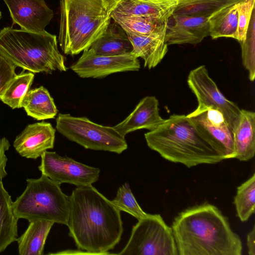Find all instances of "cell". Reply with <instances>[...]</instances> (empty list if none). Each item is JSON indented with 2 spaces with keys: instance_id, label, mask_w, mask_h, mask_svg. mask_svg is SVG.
<instances>
[{
  "instance_id": "cell-1",
  "label": "cell",
  "mask_w": 255,
  "mask_h": 255,
  "mask_svg": "<svg viewBox=\"0 0 255 255\" xmlns=\"http://www.w3.org/2000/svg\"><path fill=\"white\" fill-rule=\"evenodd\" d=\"M69 197V235L79 250L108 255L124 231L120 211L92 185L77 186Z\"/></svg>"
},
{
  "instance_id": "cell-2",
  "label": "cell",
  "mask_w": 255,
  "mask_h": 255,
  "mask_svg": "<svg viewBox=\"0 0 255 255\" xmlns=\"http://www.w3.org/2000/svg\"><path fill=\"white\" fill-rule=\"evenodd\" d=\"M171 228L178 255H241L242 241L226 217L206 203L187 208Z\"/></svg>"
},
{
  "instance_id": "cell-3",
  "label": "cell",
  "mask_w": 255,
  "mask_h": 255,
  "mask_svg": "<svg viewBox=\"0 0 255 255\" xmlns=\"http://www.w3.org/2000/svg\"><path fill=\"white\" fill-rule=\"evenodd\" d=\"M147 146L163 158L187 167L216 164L224 159L199 134L186 115L173 114L144 134Z\"/></svg>"
},
{
  "instance_id": "cell-4",
  "label": "cell",
  "mask_w": 255,
  "mask_h": 255,
  "mask_svg": "<svg viewBox=\"0 0 255 255\" xmlns=\"http://www.w3.org/2000/svg\"><path fill=\"white\" fill-rule=\"evenodd\" d=\"M0 54L16 67L33 73L66 71L55 35L5 27L0 31Z\"/></svg>"
},
{
  "instance_id": "cell-5",
  "label": "cell",
  "mask_w": 255,
  "mask_h": 255,
  "mask_svg": "<svg viewBox=\"0 0 255 255\" xmlns=\"http://www.w3.org/2000/svg\"><path fill=\"white\" fill-rule=\"evenodd\" d=\"M26 182L24 191L12 203L17 218L29 222L45 220L66 225L69 197L63 192L60 184L43 174L28 178Z\"/></svg>"
},
{
  "instance_id": "cell-6",
  "label": "cell",
  "mask_w": 255,
  "mask_h": 255,
  "mask_svg": "<svg viewBox=\"0 0 255 255\" xmlns=\"http://www.w3.org/2000/svg\"><path fill=\"white\" fill-rule=\"evenodd\" d=\"M57 131L85 148L122 153L128 148L125 138L113 127L94 123L86 117L59 114L56 120Z\"/></svg>"
},
{
  "instance_id": "cell-7",
  "label": "cell",
  "mask_w": 255,
  "mask_h": 255,
  "mask_svg": "<svg viewBox=\"0 0 255 255\" xmlns=\"http://www.w3.org/2000/svg\"><path fill=\"white\" fill-rule=\"evenodd\" d=\"M118 255H178L171 227L159 214H150L138 220L130 236Z\"/></svg>"
},
{
  "instance_id": "cell-8",
  "label": "cell",
  "mask_w": 255,
  "mask_h": 255,
  "mask_svg": "<svg viewBox=\"0 0 255 255\" xmlns=\"http://www.w3.org/2000/svg\"><path fill=\"white\" fill-rule=\"evenodd\" d=\"M186 117L201 137L224 160L235 158L233 131L219 110L198 105Z\"/></svg>"
},
{
  "instance_id": "cell-9",
  "label": "cell",
  "mask_w": 255,
  "mask_h": 255,
  "mask_svg": "<svg viewBox=\"0 0 255 255\" xmlns=\"http://www.w3.org/2000/svg\"><path fill=\"white\" fill-rule=\"evenodd\" d=\"M110 11L103 0H61L58 42L66 54L79 31L97 17Z\"/></svg>"
},
{
  "instance_id": "cell-10",
  "label": "cell",
  "mask_w": 255,
  "mask_h": 255,
  "mask_svg": "<svg viewBox=\"0 0 255 255\" xmlns=\"http://www.w3.org/2000/svg\"><path fill=\"white\" fill-rule=\"evenodd\" d=\"M187 82L197 98L198 105L219 110L233 131L238 124L241 109L221 92L206 66L201 65L191 70Z\"/></svg>"
},
{
  "instance_id": "cell-11",
  "label": "cell",
  "mask_w": 255,
  "mask_h": 255,
  "mask_svg": "<svg viewBox=\"0 0 255 255\" xmlns=\"http://www.w3.org/2000/svg\"><path fill=\"white\" fill-rule=\"evenodd\" d=\"M38 169L41 174L60 184L68 183L77 186L92 185L98 180L100 169L79 162L56 152L45 151L41 155Z\"/></svg>"
},
{
  "instance_id": "cell-12",
  "label": "cell",
  "mask_w": 255,
  "mask_h": 255,
  "mask_svg": "<svg viewBox=\"0 0 255 255\" xmlns=\"http://www.w3.org/2000/svg\"><path fill=\"white\" fill-rule=\"evenodd\" d=\"M70 68L81 78H102L117 72L138 71L140 65L131 52L107 56L96 54L87 48Z\"/></svg>"
},
{
  "instance_id": "cell-13",
  "label": "cell",
  "mask_w": 255,
  "mask_h": 255,
  "mask_svg": "<svg viewBox=\"0 0 255 255\" xmlns=\"http://www.w3.org/2000/svg\"><path fill=\"white\" fill-rule=\"evenodd\" d=\"M9 10L13 24L35 33L46 31L54 16L44 0H3Z\"/></svg>"
},
{
  "instance_id": "cell-14",
  "label": "cell",
  "mask_w": 255,
  "mask_h": 255,
  "mask_svg": "<svg viewBox=\"0 0 255 255\" xmlns=\"http://www.w3.org/2000/svg\"><path fill=\"white\" fill-rule=\"evenodd\" d=\"M208 17L173 14L167 22L166 43L168 45L200 43L209 36Z\"/></svg>"
},
{
  "instance_id": "cell-15",
  "label": "cell",
  "mask_w": 255,
  "mask_h": 255,
  "mask_svg": "<svg viewBox=\"0 0 255 255\" xmlns=\"http://www.w3.org/2000/svg\"><path fill=\"white\" fill-rule=\"evenodd\" d=\"M55 135V129L49 123L29 124L16 137L13 145L22 157L36 159L53 148Z\"/></svg>"
},
{
  "instance_id": "cell-16",
  "label": "cell",
  "mask_w": 255,
  "mask_h": 255,
  "mask_svg": "<svg viewBox=\"0 0 255 255\" xmlns=\"http://www.w3.org/2000/svg\"><path fill=\"white\" fill-rule=\"evenodd\" d=\"M165 121L159 114V102L154 96H146L122 122L113 128L123 137L129 132L140 129L152 130Z\"/></svg>"
},
{
  "instance_id": "cell-17",
  "label": "cell",
  "mask_w": 255,
  "mask_h": 255,
  "mask_svg": "<svg viewBox=\"0 0 255 255\" xmlns=\"http://www.w3.org/2000/svg\"><path fill=\"white\" fill-rule=\"evenodd\" d=\"M178 4V0H120L111 16H142L167 23Z\"/></svg>"
},
{
  "instance_id": "cell-18",
  "label": "cell",
  "mask_w": 255,
  "mask_h": 255,
  "mask_svg": "<svg viewBox=\"0 0 255 255\" xmlns=\"http://www.w3.org/2000/svg\"><path fill=\"white\" fill-rule=\"evenodd\" d=\"M166 28L148 35L127 33L131 43V53L137 58L144 61V67L149 69L155 67L168 52V45L165 41Z\"/></svg>"
},
{
  "instance_id": "cell-19",
  "label": "cell",
  "mask_w": 255,
  "mask_h": 255,
  "mask_svg": "<svg viewBox=\"0 0 255 255\" xmlns=\"http://www.w3.org/2000/svg\"><path fill=\"white\" fill-rule=\"evenodd\" d=\"M88 48L96 54L111 56L129 53L132 46L126 32L112 18L104 33Z\"/></svg>"
},
{
  "instance_id": "cell-20",
  "label": "cell",
  "mask_w": 255,
  "mask_h": 255,
  "mask_svg": "<svg viewBox=\"0 0 255 255\" xmlns=\"http://www.w3.org/2000/svg\"><path fill=\"white\" fill-rule=\"evenodd\" d=\"M235 158L248 161L255 154V113L241 109L236 127L233 129Z\"/></svg>"
},
{
  "instance_id": "cell-21",
  "label": "cell",
  "mask_w": 255,
  "mask_h": 255,
  "mask_svg": "<svg viewBox=\"0 0 255 255\" xmlns=\"http://www.w3.org/2000/svg\"><path fill=\"white\" fill-rule=\"evenodd\" d=\"M54 223L38 220L30 221L25 231L17 239L20 255H42L45 242Z\"/></svg>"
},
{
  "instance_id": "cell-22",
  "label": "cell",
  "mask_w": 255,
  "mask_h": 255,
  "mask_svg": "<svg viewBox=\"0 0 255 255\" xmlns=\"http://www.w3.org/2000/svg\"><path fill=\"white\" fill-rule=\"evenodd\" d=\"M21 106L28 116L37 120L54 118L58 112L53 99L43 86L28 90L22 100Z\"/></svg>"
},
{
  "instance_id": "cell-23",
  "label": "cell",
  "mask_w": 255,
  "mask_h": 255,
  "mask_svg": "<svg viewBox=\"0 0 255 255\" xmlns=\"http://www.w3.org/2000/svg\"><path fill=\"white\" fill-rule=\"evenodd\" d=\"M10 195L0 180V253L17 239V222Z\"/></svg>"
},
{
  "instance_id": "cell-24",
  "label": "cell",
  "mask_w": 255,
  "mask_h": 255,
  "mask_svg": "<svg viewBox=\"0 0 255 255\" xmlns=\"http://www.w3.org/2000/svg\"><path fill=\"white\" fill-rule=\"evenodd\" d=\"M239 2L222 7L209 16V36L212 39L221 37L236 39Z\"/></svg>"
},
{
  "instance_id": "cell-25",
  "label": "cell",
  "mask_w": 255,
  "mask_h": 255,
  "mask_svg": "<svg viewBox=\"0 0 255 255\" xmlns=\"http://www.w3.org/2000/svg\"><path fill=\"white\" fill-rule=\"evenodd\" d=\"M111 19L110 13L99 16L87 24L75 36L66 54L73 56L88 48L104 33Z\"/></svg>"
},
{
  "instance_id": "cell-26",
  "label": "cell",
  "mask_w": 255,
  "mask_h": 255,
  "mask_svg": "<svg viewBox=\"0 0 255 255\" xmlns=\"http://www.w3.org/2000/svg\"><path fill=\"white\" fill-rule=\"evenodd\" d=\"M243 0H178L173 14L209 17L217 10Z\"/></svg>"
},
{
  "instance_id": "cell-27",
  "label": "cell",
  "mask_w": 255,
  "mask_h": 255,
  "mask_svg": "<svg viewBox=\"0 0 255 255\" xmlns=\"http://www.w3.org/2000/svg\"><path fill=\"white\" fill-rule=\"evenodd\" d=\"M127 33L148 35L161 31L166 27L164 22L152 17L142 16H111Z\"/></svg>"
},
{
  "instance_id": "cell-28",
  "label": "cell",
  "mask_w": 255,
  "mask_h": 255,
  "mask_svg": "<svg viewBox=\"0 0 255 255\" xmlns=\"http://www.w3.org/2000/svg\"><path fill=\"white\" fill-rule=\"evenodd\" d=\"M34 75L22 71L8 83L0 95V100L12 109L21 108L22 100L31 85Z\"/></svg>"
},
{
  "instance_id": "cell-29",
  "label": "cell",
  "mask_w": 255,
  "mask_h": 255,
  "mask_svg": "<svg viewBox=\"0 0 255 255\" xmlns=\"http://www.w3.org/2000/svg\"><path fill=\"white\" fill-rule=\"evenodd\" d=\"M238 217L245 222L255 213V174L237 188L234 202Z\"/></svg>"
},
{
  "instance_id": "cell-30",
  "label": "cell",
  "mask_w": 255,
  "mask_h": 255,
  "mask_svg": "<svg viewBox=\"0 0 255 255\" xmlns=\"http://www.w3.org/2000/svg\"><path fill=\"white\" fill-rule=\"evenodd\" d=\"M111 202L119 210L129 214L138 220L148 215L140 207L127 182L119 188L115 198Z\"/></svg>"
},
{
  "instance_id": "cell-31",
  "label": "cell",
  "mask_w": 255,
  "mask_h": 255,
  "mask_svg": "<svg viewBox=\"0 0 255 255\" xmlns=\"http://www.w3.org/2000/svg\"><path fill=\"white\" fill-rule=\"evenodd\" d=\"M240 43L243 66L248 72L250 80L254 81L255 78V10L252 15L246 39Z\"/></svg>"
},
{
  "instance_id": "cell-32",
  "label": "cell",
  "mask_w": 255,
  "mask_h": 255,
  "mask_svg": "<svg viewBox=\"0 0 255 255\" xmlns=\"http://www.w3.org/2000/svg\"><path fill=\"white\" fill-rule=\"evenodd\" d=\"M255 0H243L238 3L236 40L239 43L246 39L252 15L255 10Z\"/></svg>"
},
{
  "instance_id": "cell-33",
  "label": "cell",
  "mask_w": 255,
  "mask_h": 255,
  "mask_svg": "<svg viewBox=\"0 0 255 255\" xmlns=\"http://www.w3.org/2000/svg\"><path fill=\"white\" fill-rule=\"evenodd\" d=\"M16 67L0 54V95L8 83L16 75Z\"/></svg>"
},
{
  "instance_id": "cell-34",
  "label": "cell",
  "mask_w": 255,
  "mask_h": 255,
  "mask_svg": "<svg viewBox=\"0 0 255 255\" xmlns=\"http://www.w3.org/2000/svg\"><path fill=\"white\" fill-rule=\"evenodd\" d=\"M10 147L9 141L5 137L0 139V180H2L7 175L5 167L7 158L5 152Z\"/></svg>"
},
{
  "instance_id": "cell-35",
  "label": "cell",
  "mask_w": 255,
  "mask_h": 255,
  "mask_svg": "<svg viewBox=\"0 0 255 255\" xmlns=\"http://www.w3.org/2000/svg\"><path fill=\"white\" fill-rule=\"evenodd\" d=\"M255 227L248 233L247 237V246L249 255H255Z\"/></svg>"
},
{
  "instance_id": "cell-36",
  "label": "cell",
  "mask_w": 255,
  "mask_h": 255,
  "mask_svg": "<svg viewBox=\"0 0 255 255\" xmlns=\"http://www.w3.org/2000/svg\"><path fill=\"white\" fill-rule=\"evenodd\" d=\"M119 0H103L108 9L111 12Z\"/></svg>"
},
{
  "instance_id": "cell-37",
  "label": "cell",
  "mask_w": 255,
  "mask_h": 255,
  "mask_svg": "<svg viewBox=\"0 0 255 255\" xmlns=\"http://www.w3.org/2000/svg\"><path fill=\"white\" fill-rule=\"evenodd\" d=\"M0 16H1V12L0 11Z\"/></svg>"
}]
</instances>
